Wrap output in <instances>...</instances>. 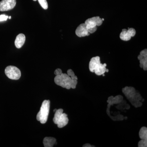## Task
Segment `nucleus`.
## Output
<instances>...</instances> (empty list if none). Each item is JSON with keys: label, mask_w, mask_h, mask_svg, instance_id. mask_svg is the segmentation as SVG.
<instances>
[{"label": "nucleus", "mask_w": 147, "mask_h": 147, "mask_svg": "<svg viewBox=\"0 0 147 147\" xmlns=\"http://www.w3.org/2000/svg\"><path fill=\"white\" fill-rule=\"evenodd\" d=\"M62 73V71L61 69L58 68L56 69L55 70L54 74L56 76H57V75H61V74Z\"/></svg>", "instance_id": "22"}, {"label": "nucleus", "mask_w": 147, "mask_h": 147, "mask_svg": "<svg viewBox=\"0 0 147 147\" xmlns=\"http://www.w3.org/2000/svg\"><path fill=\"white\" fill-rule=\"evenodd\" d=\"M138 59L140 62V67L143 68L144 70H147V50L146 49L142 50L138 56Z\"/></svg>", "instance_id": "10"}, {"label": "nucleus", "mask_w": 147, "mask_h": 147, "mask_svg": "<svg viewBox=\"0 0 147 147\" xmlns=\"http://www.w3.org/2000/svg\"><path fill=\"white\" fill-rule=\"evenodd\" d=\"M75 34L79 37L88 36L90 34L89 30L87 28L86 25L85 23L80 24L77 27L75 31Z\"/></svg>", "instance_id": "11"}, {"label": "nucleus", "mask_w": 147, "mask_h": 147, "mask_svg": "<svg viewBox=\"0 0 147 147\" xmlns=\"http://www.w3.org/2000/svg\"><path fill=\"white\" fill-rule=\"evenodd\" d=\"M8 17V16H6L5 14L0 15V21H7Z\"/></svg>", "instance_id": "21"}, {"label": "nucleus", "mask_w": 147, "mask_h": 147, "mask_svg": "<svg viewBox=\"0 0 147 147\" xmlns=\"http://www.w3.org/2000/svg\"><path fill=\"white\" fill-rule=\"evenodd\" d=\"M102 21H104V19H103V18H102Z\"/></svg>", "instance_id": "28"}, {"label": "nucleus", "mask_w": 147, "mask_h": 147, "mask_svg": "<svg viewBox=\"0 0 147 147\" xmlns=\"http://www.w3.org/2000/svg\"><path fill=\"white\" fill-rule=\"evenodd\" d=\"M26 41V36L23 34H20L16 36L15 45L16 48H20L23 46Z\"/></svg>", "instance_id": "12"}, {"label": "nucleus", "mask_w": 147, "mask_h": 147, "mask_svg": "<svg viewBox=\"0 0 147 147\" xmlns=\"http://www.w3.org/2000/svg\"><path fill=\"white\" fill-rule=\"evenodd\" d=\"M63 112V109L57 110L55 112V116L53 119L54 123L57 125L58 127L60 128L66 126L68 123L69 119L67 115Z\"/></svg>", "instance_id": "4"}, {"label": "nucleus", "mask_w": 147, "mask_h": 147, "mask_svg": "<svg viewBox=\"0 0 147 147\" xmlns=\"http://www.w3.org/2000/svg\"><path fill=\"white\" fill-rule=\"evenodd\" d=\"M8 18H9V19H11V16H9V17H8Z\"/></svg>", "instance_id": "26"}, {"label": "nucleus", "mask_w": 147, "mask_h": 147, "mask_svg": "<svg viewBox=\"0 0 147 147\" xmlns=\"http://www.w3.org/2000/svg\"><path fill=\"white\" fill-rule=\"evenodd\" d=\"M139 136L140 139L147 140V128L146 127H143L139 132Z\"/></svg>", "instance_id": "15"}, {"label": "nucleus", "mask_w": 147, "mask_h": 147, "mask_svg": "<svg viewBox=\"0 0 147 147\" xmlns=\"http://www.w3.org/2000/svg\"><path fill=\"white\" fill-rule=\"evenodd\" d=\"M108 71H109V69H106V72H108Z\"/></svg>", "instance_id": "24"}, {"label": "nucleus", "mask_w": 147, "mask_h": 147, "mask_svg": "<svg viewBox=\"0 0 147 147\" xmlns=\"http://www.w3.org/2000/svg\"><path fill=\"white\" fill-rule=\"evenodd\" d=\"M50 100H44L42 102L39 112L37 115V120L41 123L44 124L47 122L50 111Z\"/></svg>", "instance_id": "3"}, {"label": "nucleus", "mask_w": 147, "mask_h": 147, "mask_svg": "<svg viewBox=\"0 0 147 147\" xmlns=\"http://www.w3.org/2000/svg\"><path fill=\"white\" fill-rule=\"evenodd\" d=\"M102 76H105V75L104 74H102Z\"/></svg>", "instance_id": "27"}, {"label": "nucleus", "mask_w": 147, "mask_h": 147, "mask_svg": "<svg viewBox=\"0 0 147 147\" xmlns=\"http://www.w3.org/2000/svg\"><path fill=\"white\" fill-rule=\"evenodd\" d=\"M147 146V140L142 139L138 143V147H146Z\"/></svg>", "instance_id": "19"}, {"label": "nucleus", "mask_w": 147, "mask_h": 147, "mask_svg": "<svg viewBox=\"0 0 147 147\" xmlns=\"http://www.w3.org/2000/svg\"><path fill=\"white\" fill-rule=\"evenodd\" d=\"M83 147H95L94 146H92L91 145L89 144H86L83 145Z\"/></svg>", "instance_id": "23"}, {"label": "nucleus", "mask_w": 147, "mask_h": 147, "mask_svg": "<svg viewBox=\"0 0 147 147\" xmlns=\"http://www.w3.org/2000/svg\"><path fill=\"white\" fill-rule=\"evenodd\" d=\"M123 96L121 95H118L115 97H113V99L111 100V102L113 104H118L120 103L123 100Z\"/></svg>", "instance_id": "16"}, {"label": "nucleus", "mask_w": 147, "mask_h": 147, "mask_svg": "<svg viewBox=\"0 0 147 147\" xmlns=\"http://www.w3.org/2000/svg\"><path fill=\"white\" fill-rule=\"evenodd\" d=\"M106 63H100V57L96 56L91 59L89 67L91 72H94L98 76H100L106 72Z\"/></svg>", "instance_id": "2"}, {"label": "nucleus", "mask_w": 147, "mask_h": 147, "mask_svg": "<svg viewBox=\"0 0 147 147\" xmlns=\"http://www.w3.org/2000/svg\"><path fill=\"white\" fill-rule=\"evenodd\" d=\"M55 84L58 86H60L63 88H65L67 90L71 88V77L67 75V74L62 73L61 75L56 76L54 79Z\"/></svg>", "instance_id": "5"}, {"label": "nucleus", "mask_w": 147, "mask_h": 147, "mask_svg": "<svg viewBox=\"0 0 147 147\" xmlns=\"http://www.w3.org/2000/svg\"><path fill=\"white\" fill-rule=\"evenodd\" d=\"M67 74L71 77L72 79H76L78 80V78L77 76H75L73 70L71 69H69L67 71Z\"/></svg>", "instance_id": "18"}, {"label": "nucleus", "mask_w": 147, "mask_h": 147, "mask_svg": "<svg viewBox=\"0 0 147 147\" xmlns=\"http://www.w3.org/2000/svg\"><path fill=\"white\" fill-rule=\"evenodd\" d=\"M16 0H2L0 2V11H7L13 9L16 5Z\"/></svg>", "instance_id": "8"}, {"label": "nucleus", "mask_w": 147, "mask_h": 147, "mask_svg": "<svg viewBox=\"0 0 147 147\" xmlns=\"http://www.w3.org/2000/svg\"><path fill=\"white\" fill-rule=\"evenodd\" d=\"M43 144L44 147H53L57 144V139L54 137H46L43 139Z\"/></svg>", "instance_id": "13"}, {"label": "nucleus", "mask_w": 147, "mask_h": 147, "mask_svg": "<svg viewBox=\"0 0 147 147\" xmlns=\"http://www.w3.org/2000/svg\"><path fill=\"white\" fill-rule=\"evenodd\" d=\"M57 109H55V110H54V112H56V111H57Z\"/></svg>", "instance_id": "25"}, {"label": "nucleus", "mask_w": 147, "mask_h": 147, "mask_svg": "<svg viewBox=\"0 0 147 147\" xmlns=\"http://www.w3.org/2000/svg\"><path fill=\"white\" fill-rule=\"evenodd\" d=\"M102 22V18L99 16H95L87 19L85 21V24L86 25L87 28L89 30L90 29L101 26Z\"/></svg>", "instance_id": "7"}, {"label": "nucleus", "mask_w": 147, "mask_h": 147, "mask_svg": "<svg viewBox=\"0 0 147 147\" xmlns=\"http://www.w3.org/2000/svg\"><path fill=\"white\" fill-rule=\"evenodd\" d=\"M123 92L127 98L135 108L141 107L143 105L141 102L142 97L138 91L132 87L126 86L122 89Z\"/></svg>", "instance_id": "1"}, {"label": "nucleus", "mask_w": 147, "mask_h": 147, "mask_svg": "<svg viewBox=\"0 0 147 147\" xmlns=\"http://www.w3.org/2000/svg\"><path fill=\"white\" fill-rule=\"evenodd\" d=\"M5 72L8 78L12 80H18L21 76L20 69L14 66H8L5 69Z\"/></svg>", "instance_id": "6"}, {"label": "nucleus", "mask_w": 147, "mask_h": 147, "mask_svg": "<svg viewBox=\"0 0 147 147\" xmlns=\"http://www.w3.org/2000/svg\"><path fill=\"white\" fill-rule=\"evenodd\" d=\"M33 1H36L37 0H33Z\"/></svg>", "instance_id": "29"}, {"label": "nucleus", "mask_w": 147, "mask_h": 147, "mask_svg": "<svg viewBox=\"0 0 147 147\" xmlns=\"http://www.w3.org/2000/svg\"><path fill=\"white\" fill-rule=\"evenodd\" d=\"M38 3L42 8L47 9L48 8V4L46 0H38Z\"/></svg>", "instance_id": "17"}, {"label": "nucleus", "mask_w": 147, "mask_h": 147, "mask_svg": "<svg viewBox=\"0 0 147 147\" xmlns=\"http://www.w3.org/2000/svg\"><path fill=\"white\" fill-rule=\"evenodd\" d=\"M136 33V30L133 28H128V30L123 29L120 34V38L124 41H128L135 35Z\"/></svg>", "instance_id": "9"}, {"label": "nucleus", "mask_w": 147, "mask_h": 147, "mask_svg": "<svg viewBox=\"0 0 147 147\" xmlns=\"http://www.w3.org/2000/svg\"><path fill=\"white\" fill-rule=\"evenodd\" d=\"M108 103V108H107V113L108 116L110 117V118L112 119L113 120L115 121L123 120L124 117L122 115H121L120 114H119V115L116 116V117H113V116H112L110 115V110H110V108L111 105H114V104H113L112 102H110Z\"/></svg>", "instance_id": "14"}, {"label": "nucleus", "mask_w": 147, "mask_h": 147, "mask_svg": "<svg viewBox=\"0 0 147 147\" xmlns=\"http://www.w3.org/2000/svg\"><path fill=\"white\" fill-rule=\"evenodd\" d=\"M77 83H78V82H77V80H76V79H71V84H70L71 88L74 89L76 88Z\"/></svg>", "instance_id": "20"}]
</instances>
